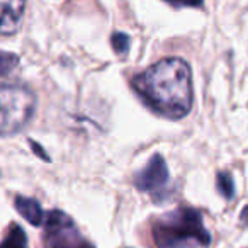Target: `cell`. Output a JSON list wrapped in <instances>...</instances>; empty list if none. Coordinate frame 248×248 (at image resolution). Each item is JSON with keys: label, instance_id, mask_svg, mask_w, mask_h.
Here are the masks:
<instances>
[{"label": "cell", "instance_id": "6da1fadb", "mask_svg": "<svg viewBox=\"0 0 248 248\" xmlns=\"http://www.w3.org/2000/svg\"><path fill=\"white\" fill-rule=\"evenodd\" d=\"M140 99L169 119H182L192 106V72L186 60L163 58L133 78Z\"/></svg>", "mask_w": 248, "mask_h": 248}, {"label": "cell", "instance_id": "7a4b0ae2", "mask_svg": "<svg viewBox=\"0 0 248 248\" xmlns=\"http://www.w3.org/2000/svg\"><path fill=\"white\" fill-rule=\"evenodd\" d=\"M155 248H202L211 243L202 214L194 207L179 209L158 216L152 223Z\"/></svg>", "mask_w": 248, "mask_h": 248}, {"label": "cell", "instance_id": "3957f363", "mask_svg": "<svg viewBox=\"0 0 248 248\" xmlns=\"http://www.w3.org/2000/svg\"><path fill=\"white\" fill-rule=\"evenodd\" d=\"M36 109V95L29 87L4 82L0 89V133L11 136L24 129Z\"/></svg>", "mask_w": 248, "mask_h": 248}, {"label": "cell", "instance_id": "277c9868", "mask_svg": "<svg viewBox=\"0 0 248 248\" xmlns=\"http://www.w3.org/2000/svg\"><path fill=\"white\" fill-rule=\"evenodd\" d=\"M45 248H93L63 211H48L45 219Z\"/></svg>", "mask_w": 248, "mask_h": 248}, {"label": "cell", "instance_id": "5b68a950", "mask_svg": "<svg viewBox=\"0 0 248 248\" xmlns=\"http://www.w3.org/2000/svg\"><path fill=\"white\" fill-rule=\"evenodd\" d=\"M135 186L141 192H146L156 201H165L172 194L170 172L162 155H153L140 172L135 173Z\"/></svg>", "mask_w": 248, "mask_h": 248}, {"label": "cell", "instance_id": "8992f818", "mask_svg": "<svg viewBox=\"0 0 248 248\" xmlns=\"http://www.w3.org/2000/svg\"><path fill=\"white\" fill-rule=\"evenodd\" d=\"M24 2H4L2 4V21H0V34H14L19 29L22 14H24Z\"/></svg>", "mask_w": 248, "mask_h": 248}, {"label": "cell", "instance_id": "52a82bcc", "mask_svg": "<svg viewBox=\"0 0 248 248\" xmlns=\"http://www.w3.org/2000/svg\"><path fill=\"white\" fill-rule=\"evenodd\" d=\"M14 206H16V209H17V213L21 214L28 223H31L32 226H41V224H45L46 213L43 211L41 204L36 199L17 196L14 201Z\"/></svg>", "mask_w": 248, "mask_h": 248}, {"label": "cell", "instance_id": "ba28073f", "mask_svg": "<svg viewBox=\"0 0 248 248\" xmlns=\"http://www.w3.org/2000/svg\"><path fill=\"white\" fill-rule=\"evenodd\" d=\"M2 248H28V236L19 224H11L2 240Z\"/></svg>", "mask_w": 248, "mask_h": 248}, {"label": "cell", "instance_id": "9c48e42d", "mask_svg": "<svg viewBox=\"0 0 248 248\" xmlns=\"http://www.w3.org/2000/svg\"><path fill=\"white\" fill-rule=\"evenodd\" d=\"M216 186H217V190L223 197L226 199H231L234 196V184H233V179H231L230 173L226 172H219L216 175Z\"/></svg>", "mask_w": 248, "mask_h": 248}, {"label": "cell", "instance_id": "30bf717a", "mask_svg": "<svg viewBox=\"0 0 248 248\" xmlns=\"http://www.w3.org/2000/svg\"><path fill=\"white\" fill-rule=\"evenodd\" d=\"M17 65H19L17 56L12 55V53L2 51V55H0V75H2V78H5L9 73L14 72Z\"/></svg>", "mask_w": 248, "mask_h": 248}, {"label": "cell", "instance_id": "8fae6325", "mask_svg": "<svg viewBox=\"0 0 248 248\" xmlns=\"http://www.w3.org/2000/svg\"><path fill=\"white\" fill-rule=\"evenodd\" d=\"M110 43H112V48L117 55H126L129 51V46H131V39L126 32H114L112 38H110Z\"/></svg>", "mask_w": 248, "mask_h": 248}, {"label": "cell", "instance_id": "7c38bea8", "mask_svg": "<svg viewBox=\"0 0 248 248\" xmlns=\"http://www.w3.org/2000/svg\"><path fill=\"white\" fill-rule=\"evenodd\" d=\"M241 223H243L245 226H248V207H245V209L241 211Z\"/></svg>", "mask_w": 248, "mask_h": 248}]
</instances>
